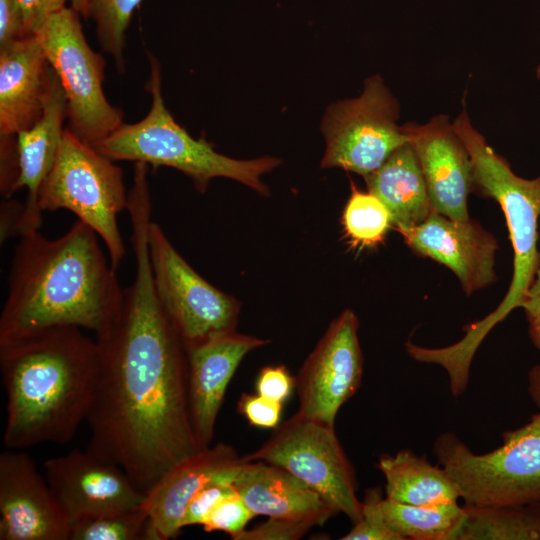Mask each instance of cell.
I'll return each instance as SVG.
<instances>
[{"mask_svg": "<svg viewBox=\"0 0 540 540\" xmlns=\"http://www.w3.org/2000/svg\"><path fill=\"white\" fill-rule=\"evenodd\" d=\"M130 221L135 276L117 317L96 334L100 367L86 449L119 465L146 493L201 448L191 420L186 347L154 288L151 214L137 209Z\"/></svg>", "mask_w": 540, "mask_h": 540, "instance_id": "obj_1", "label": "cell"}, {"mask_svg": "<svg viewBox=\"0 0 540 540\" xmlns=\"http://www.w3.org/2000/svg\"><path fill=\"white\" fill-rule=\"evenodd\" d=\"M0 315V343L44 329L74 326L96 334L117 317L124 289L98 235L76 220L62 236H19Z\"/></svg>", "mask_w": 540, "mask_h": 540, "instance_id": "obj_2", "label": "cell"}, {"mask_svg": "<svg viewBox=\"0 0 540 540\" xmlns=\"http://www.w3.org/2000/svg\"><path fill=\"white\" fill-rule=\"evenodd\" d=\"M100 358L81 328L60 326L0 343L6 448L71 441L94 396Z\"/></svg>", "mask_w": 540, "mask_h": 540, "instance_id": "obj_3", "label": "cell"}, {"mask_svg": "<svg viewBox=\"0 0 540 540\" xmlns=\"http://www.w3.org/2000/svg\"><path fill=\"white\" fill-rule=\"evenodd\" d=\"M453 128L471 158V189L476 195L496 201L503 211L513 248V273L501 303L487 316L463 327L464 336L440 348H428V363L441 366L455 388L468 385L473 357L493 327L520 307L527 295L539 262L538 220L540 176L526 179L516 175L509 162L496 153L476 130L463 109Z\"/></svg>", "mask_w": 540, "mask_h": 540, "instance_id": "obj_4", "label": "cell"}, {"mask_svg": "<svg viewBox=\"0 0 540 540\" xmlns=\"http://www.w3.org/2000/svg\"><path fill=\"white\" fill-rule=\"evenodd\" d=\"M148 56L150 74L146 90L152 99L148 113L136 123H123L93 147L114 161L174 168L188 176L200 193L207 190L212 179L223 177L269 196L270 190L261 177L279 166L281 160L268 156L234 159L217 152L206 139L193 138L167 109L159 62L152 54L148 53Z\"/></svg>", "mask_w": 540, "mask_h": 540, "instance_id": "obj_5", "label": "cell"}, {"mask_svg": "<svg viewBox=\"0 0 540 540\" xmlns=\"http://www.w3.org/2000/svg\"><path fill=\"white\" fill-rule=\"evenodd\" d=\"M433 453L456 484L464 506H513L540 502V411L505 431L502 445L474 453L455 433H441Z\"/></svg>", "mask_w": 540, "mask_h": 540, "instance_id": "obj_6", "label": "cell"}, {"mask_svg": "<svg viewBox=\"0 0 540 540\" xmlns=\"http://www.w3.org/2000/svg\"><path fill=\"white\" fill-rule=\"evenodd\" d=\"M43 211L65 209L93 229L117 270L126 255L118 215L128 206L123 171L115 161L65 128L38 197Z\"/></svg>", "mask_w": 540, "mask_h": 540, "instance_id": "obj_7", "label": "cell"}, {"mask_svg": "<svg viewBox=\"0 0 540 540\" xmlns=\"http://www.w3.org/2000/svg\"><path fill=\"white\" fill-rule=\"evenodd\" d=\"M80 16L67 6L52 15L36 35L63 87L68 128L94 146L124 123L123 112L104 94L106 62L88 44Z\"/></svg>", "mask_w": 540, "mask_h": 540, "instance_id": "obj_8", "label": "cell"}, {"mask_svg": "<svg viewBox=\"0 0 540 540\" xmlns=\"http://www.w3.org/2000/svg\"><path fill=\"white\" fill-rule=\"evenodd\" d=\"M400 105L379 75L365 80L360 96L328 107L321 125L326 147L323 168H341L366 176L409 142L397 123Z\"/></svg>", "mask_w": 540, "mask_h": 540, "instance_id": "obj_9", "label": "cell"}, {"mask_svg": "<svg viewBox=\"0 0 540 540\" xmlns=\"http://www.w3.org/2000/svg\"><path fill=\"white\" fill-rule=\"evenodd\" d=\"M246 461H264L282 467L317 492L335 513L353 523L361 517L355 472L334 426L296 412Z\"/></svg>", "mask_w": 540, "mask_h": 540, "instance_id": "obj_10", "label": "cell"}, {"mask_svg": "<svg viewBox=\"0 0 540 540\" xmlns=\"http://www.w3.org/2000/svg\"><path fill=\"white\" fill-rule=\"evenodd\" d=\"M148 251L156 295L186 348L236 331L241 303L200 276L153 221Z\"/></svg>", "mask_w": 540, "mask_h": 540, "instance_id": "obj_11", "label": "cell"}, {"mask_svg": "<svg viewBox=\"0 0 540 540\" xmlns=\"http://www.w3.org/2000/svg\"><path fill=\"white\" fill-rule=\"evenodd\" d=\"M358 328L359 320L351 309L330 323L296 376L298 413L335 425L339 409L358 391L362 380Z\"/></svg>", "mask_w": 540, "mask_h": 540, "instance_id": "obj_12", "label": "cell"}, {"mask_svg": "<svg viewBox=\"0 0 540 540\" xmlns=\"http://www.w3.org/2000/svg\"><path fill=\"white\" fill-rule=\"evenodd\" d=\"M44 476L59 506L72 525L110 513L142 506L146 493L139 490L117 464L87 449L49 458Z\"/></svg>", "mask_w": 540, "mask_h": 540, "instance_id": "obj_13", "label": "cell"}, {"mask_svg": "<svg viewBox=\"0 0 540 540\" xmlns=\"http://www.w3.org/2000/svg\"><path fill=\"white\" fill-rule=\"evenodd\" d=\"M71 524L33 459L0 454V539L70 540Z\"/></svg>", "mask_w": 540, "mask_h": 540, "instance_id": "obj_14", "label": "cell"}, {"mask_svg": "<svg viewBox=\"0 0 540 540\" xmlns=\"http://www.w3.org/2000/svg\"><path fill=\"white\" fill-rule=\"evenodd\" d=\"M410 250L451 270L469 296L497 280L495 236L478 221H458L433 211L419 225L402 229Z\"/></svg>", "mask_w": 540, "mask_h": 540, "instance_id": "obj_15", "label": "cell"}, {"mask_svg": "<svg viewBox=\"0 0 540 540\" xmlns=\"http://www.w3.org/2000/svg\"><path fill=\"white\" fill-rule=\"evenodd\" d=\"M417 155L433 211L450 219L468 220L471 158L447 115L425 124H404Z\"/></svg>", "mask_w": 540, "mask_h": 540, "instance_id": "obj_16", "label": "cell"}, {"mask_svg": "<svg viewBox=\"0 0 540 540\" xmlns=\"http://www.w3.org/2000/svg\"><path fill=\"white\" fill-rule=\"evenodd\" d=\"M244 458L229 444L201 448L170 468L146 492L142 507L149 516L154 540L176 537L191 499L206 485L218 480L235 481Z\"/></svg>", "mask_w": 540, "mask_h": 540, "instance_id": "obj_17", "label": "cell"}, {"mask_svg": "<svg viewBox=\"0 0 540 540\" xmlns=\"http://www.w3.org/2000/svg\"><path fill=\"white\" fill-rule=\"evenodd\" d=\"M268 341L237 331L186 348L191 420L200 448L211 445L216 419L243 358Z\"/></svg>", "mask_w": 540, "mask_h": 540, "instance_id": "obj_18", "label": "cell"}, {"mask_svg": "<svg viewBox=\"0 0 540 540\" xmlns=\"http://www.w3.org/2000/svg\"><path fill=\"white\" fill-rule=\"evenodd\" d=\"M67 118V101L60 79L50 65L41 117L16 135L20 164L19 190L27 191L20 235L39 230L42 211L39 191L55 162Z\"/></svg>", "mask_w": 540, "mask_h": 540, "instance_id": "obj_19", "label": "cell"}, {"mask_svg": "<svg viewBox=\"0 0 540 540\" xmlns=\"http://www.w3.org/2000/svg\"><path fill=\"white\" fill-rule=\"evenodd\" d=\"M49 68L37 35L0 46V135H17L41 117Z\"/></svg>", "mask_w": 540, "mask_h": 540, "instance_id": "obj_20", "label": "cell"}, {"mask_svg": "<svg viewBox=\"0 0 540 540\" xmlns=\"http://www.w3.org/2000/svg\"><path fill=\"white\" fill-rule=\"evenodd\" d=\"M234 485L255 515L312 520L322 525L336 514L302 480L286 469L264 461L244 459Z\"/></svg>", "mask_w": 540, "mask_h": 540, "instance_id": "obj_21", "label": "cell"}, {"mask_svg": "<svg viewBox=\"0 0 540 540\" xmlns=\"http://www.w3.org/2000/svg\"><path fill=\"white\" fill-rule=\"evenodd\" d=\"M364 179L368 191L388 208L397 231L421 224L433 212L426 182L410 141L396 149Z\"/></svg>", "mask_w": 540, "mask_h": 540, "instance_id": "obj_22", "label": "cell"}, {"mask_svg": "<svg viewBox=\"0 0 540 540\" xmlns=\"http://www.w3.org/2000/svg\"><path fill=\"white\" fill-rule=\"evenodd\" d=\"M377 467L385 479V497L416 505L434 506L458 502L459 491L445 469L431 464L405 448L395 454H381Z\"/></svg>", "mask_w": 540, "mask_h": 540, "instance_id": "obj_23", "label": "cell"}, {"mask_svg": "<svg viewBox=\"0 0 540 540\" xmlns=\"http://www.w3.org/2000/svg\"><path fill=\"white\" fill-rule=\"evenodd\" d=\"M464 508L452 540H540V502Z\"/></svg>", "mask_w": 540, "mask_h": 540, "instance_id": "obj_24", "label": "cell"}, {"mask_svg": "<svg viewBox=\"0 0 540 540\" xmlns=\"http://www.w3.org/2000/svg\"><path fill=\"white\" fill-rule=\"evenodd\" d=\"M381 508L389 528L403 540H452L465 515L458 502L416 506L384 497Z\"/></svg>", "mask_w": 540, "mask_h": 540, "instance_id": "obj_25", "label": "cell"}, {"mask_svg": "<svg viewBox=\"0 0 540 540\" xmlns=\"http://www.w3.org/2000/svg\"><path fill=\"white\" fill-rule=\"evenodd\" d=\"M342 224L350 243L361 247H373L381 243L393 225L385 204L373 193L357 189L353 182L343 211Z\"/></svg>", "mask_w": 540, "mask_h": 540, "instance_id": "obj_26", "label": "cell"}, {"mask_svg": "<svg viewBox=\"0 0 540 540\" xmlns=\"http://www.w3.org/2000/svg\"><path fill=\"white\" fill-rule=\"evenodd\" d=\"M87 18L96 26L102 50L110 55L119 74L125 73L126 32L142 0H86Z\"/></svg>", "mask_w": 540, "mask_h": 540, "instance_id": "obj_27", "label": "cell"}, {"mask_svg": "<svg viewBox=\"0 0 540 540\" xmlns=\"http://www.w3.org/2000/svg\"><path fill=\"white\" fill-rule=\"evenodd\" d=\"M154 540L146 510L140 506L72 525L70 540Z\"/></svg>", "mask_w": 540, "mask_h": 540, "instance_id": "obj_28", "label": "cell"}, {"mask_svg": "<svg viewBox=\"0 0 540 540\" xmlns=\"http://www.w3.org/2000/svg\"><path fill=\"white\" fill-rule=\"evenodd\" d=\"M380 487L368 488L364 500L361 501V517L353 523L352 529L346 533L342 540H403L387 525L381 501Z\"/></svg>", "mask_w": 540, "mask_h": 540, "instance_id": "obj_29", "label": "cell"}, {"mask_svg": "<svg viewBox=\"0 0 540 540\" xmlns=\"http://www.w3.org/2000/svg\"><path fill=\"white\" fill-rule=\"evenodd\" d=\"M254 516L236 490L213 507L201 526L205 532L222 531L236 540Z\"/></svg>", "mask_w": 540, "mask_h": 540, "instance_id": "obj_30", "label": "cell"}, {"mask_svg": "<svg viewBox=\"0 0 540 540\" xmlns=\"http://www.w3.org/2000/svg\"><path fill=\"white\" fill-rule=\"evenodd\" d=\"M317 525L312 520L269 517L253 528H246L236 540H297Z\"/></svg>", "mask_w": 540, "mask_h": 540, "instance_id": "obj_31", "label": "cell"}, {"mask_svg": "<svg viewBox=\"0 0 540 540\" xmlns=\"http://www.w3.org/2000/svg\"><path fill=\"white\" fill-rule=\"evenodd\" d=\"M236 491L234 481L218 480L202 488L186 507L181 527L202 525L213 507L224 497Z\"/></svg>", "mask_w": 540, "mask_h": 540, "instance_id": "obj_32", "label": "cell"}, {"mask_svg": "<svg viewBox=\"0 0 540 540\" xmlns=\"http://www.w3.org/2000/svg\"><path fill=\"white\" fill-rule=\"evenodd\" d=\"M237 409L250 425L260 428H275L281 418L282 403L258 393H243Z\"/></svg>", "mask_w": 540, "mask_h": 540, "instance_id": "obj_33", "label": "cell"}, {"mask_svg": "<svg viewBox=\"0 0 540 540\" xmlns=\"http://www.w3.org/2000/svg\"><path fill=\"white\" fill-rule=\"evenodd\" d=\"M296 388L293 377L284 365L263 367L256 380L258 394L283 403Z\"/></svg>", "mask_w": 540, "mask_h": 540, "instance_id": "obj_34", "label": "cell"}, {"mask_svg": "<svg viewBox=\"0 0 540 540\" xmlns=\"http://www.w3.org/2000/svg\"><path fill=\"white\" fill-rule=\"evenodd\" d=\"M20 164L16 135H0V192L4 199L19 190Z\"/></svg>", "mask_w": 540, "mask_h": 540, "instance_id": "obj_35", "label": "cell"}, {"mask_svg": "<svg viewBox=\"0 0 540 540\" xmlns=\"http://www.w3.org/2000/svg\"><path fill=\"white\" fill-rule=\"evenodd\" d=\"M67 2L71 0H20L24 37L36 35L52 15L67 7Z\"/></svg>", "mask_w": 540, "mask_h": 540, "instance_id": "obj_36", "label": "cell"}, {"mask_svg": "<svg viewBox=\"0 0 540 540\" xmlns=\"http://www.w3.org/2000/svg\"><path fill=\"white\" fill-rule=\"evenodd\" d=\"M24 37L20 0H0V46Z\"/></svg>", "mask_w": 540, "mask_h": 540, "instance_id": "obj_37", "label": "cell"}, {"mask_svg": "<svg viewBox=\"0 0 540 540\" xmlns=\"http://www.w3.org/2000/svg\"><path fill=\"white\" fill-rule=\"evenodd\" d=\"M521 308L524 310L530 340L540 353V254L535 277Z\"/></svg>", "mask_w": 540, "mask_h": 540, "instance_id": "obj_38", "label": "cell"}, {"mask_svg": "<svg viewBox=\"0 0 540 540\" xmlns=\"http://www.w3.org/2000/svg\"><path fill=\"white\" fill-rule=\"evenodd\" d=\"M24 203L7 198L0 208V238L1 243L10 237L20 235Z\"/></svg>", "mask_w": 540, "mask_h": 540, "instance_id": "obj_39", "label": "cell"}, {"mask_svg": "<svg viewBox=\"0 0 540 540\" xmlns=\"http://www.w3.org/2000/svg\"><path fill=\"white\" fill-rule=\"evenodd\" d=\"M527 391L540 411V363L531 367L527 374Z\"/></svg>", "mask_w": 540, "mask_h": 540, "instance_id": "obj_40", "label": "cell"}, {"mask_svg": "<svg viewBox=\"0 0 540 540\" xmlns=\"http://www.w3.org/2000/svg\"><path fill=\"white\" fill-rule=\"evenodd\" d=\"M70 6H72L84 18H87V1L86 0H71Z\"/></svg>", "mask_w": 540, "mask_h": 540, "instance_id": "obj_41", "label": "cell"}, {"mask_svg": "<svg viewBox=\"0 0 540 540\" xmlns=\"http://www.w3.org/2000/svg\"><path fill=\"white\" fill-rule=\"evenodd\" d=\"M535 74L536 77L540 80V64L536 67Z\"/></svg>", "mask_w": 540, "mask_h": 540, "instance_id": "obj_42", "label": "cell"}]
</instances>
